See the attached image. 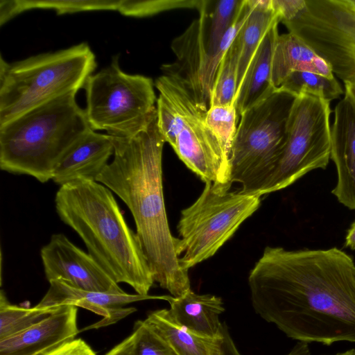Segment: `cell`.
Wrapping results in <instances>:
<instances>
[{
    "label": "cell",
    "instance_id": "6da1fadb",
    "mask_svg": "<svg viewBox=\"0 0 355 355\" xmlns=\"http://www.w3.org/2000/svg\"><path fill=\"white\" fill-rule=\"evenodd\" d=\"M248 286L255 313L287 337L355 343V263L341 250L266 247Z\"/></svg>",
    "mask_w": 355,
    "mask_h": 355
},
{
    "label": "cell",
    "instance_id": "7a4b0ae2",
    "mask_svg": "<svg viewBox=\"0 0 355 355\" xmlns=\"http://www.w3.org/2000/svg\"><path fill=\"white\" fill-rule=\"evenodd\" d=\"M113 137V159L96 178L130 211L136 234L155 282L178 297L191 288L188 270L179 262L175 237L166 216L162 184L165 139L157 117L144 130L125 138Z\"/></svg>",
    "mask_w": 355,
    "mask_h": 355
},
{
    "label": "cell",
    "instance_id": "3957f363",
    "mask_svg": "<svg viewBox=\"0 0 355 355\" xmlns=\"http://www.w3.org/2000/svg\"><path fill=\"white\" fill-rule=\"evenodd\" d=\"M55 204L61 220L79 235L114 282L149 295L155 282L152 271L110 189L97 181L77 180L60 187Z\"/></svg>",
    "mask_w": 355,
    "mask_h": 355
},
{
    "label": "cell",
    "instance_id": "277c9868",
    "mask_svg": "<svg viewBox=\"0 0 355 355\" xmlns=\"http://www.w3.org/2000/svg\"><path fill=\"white\" fill-rule=\"evenodd\" d=\"M77 92L47 101L0 125V168L35 178L52 180L67 149L91 128Z\"/></svg>",
    "mask_w": 355,
    "mask_h": 355
},
{
    "label": "cell",
    "instance_id": "5b68a950",
    "mask_svg": "<svg viewBox=\"0 0 355 355\" xmlns=\"http://www.w3.org/2000/svg\"><path fill=\"white\" fill-rule=\"evenodd\" d=\"M0 125L47 101L84 88L96 68L86 42L14 62L1 59Z\"/></svg>",
    "mask_w": 355,
    "mask_h": 355
},
{
    "label": "cell",
    "instance_id": "8992f818",
    "mask_svg": "<svg viewBox=\"0 0 355 355\" xmlns=\"http://www.w3.org/2000/svg\"><path fill=\"white\" fill-rule=\"evenodd\" d=\"M297 96L276 89L241 115L230 157L231 182L259 195L283 153L290 114Z\"/></svg>",
    "mask_w": 355,
    "mask_h": 355
},
{
    "label": "cell",
    "instance_id": "52a82bcc",
    "mask_svg": "<svg viewBox=\"0 0 355 355\" xmlns=\"http://www.w3.org/2000/svg\"><path fill=\"white\" fill-rule=\"evenodd\" d=\"M119 59V55L113 56L109 66L87 78L85 112L93 130L125 138L135 135L157 117V99L153 80L125 73Z\"/></svg>",
    "mask_w": 355,
    "mask_h": 355
},
{
    "label": "cell",
    "instance_id": "ba28073f",
    "mask_svg": "<svg viewBox=\"0 0 355 355\" xmlns=\"http://www.w3.org/2000/svg\"><path fill=\"white\" fill-rule=\"evenodd\" d=\"M205 183L198 199L182 210L177 226L176 253L186 270L214 255L261 204L259 195L220 192Z\"/></svg>",
    "mask_w": 355,
    "mask_h": 355
},
{
    "label": "cell",
    "instance_id": "9c48e42d",
    "mask_svg": "<svg viewBox=\"0 0 355 355\" xmlns=\"http://www.w3.org/2000/svg\"><path fill=\"white\" fill-rule=\"evenodd\" d=\"M330 102L311 94L298 96L287 126L286 145L261 196L284 189L307 173L324 169L331 158Z\"/></svg>",
    "mask_w": 355,
    "mask_h": 355
},
{
    "label": "cell",
    "instance_id": "30bf717a",
    "mask_svg": "<svg viewBox=\"0 0 355 355\" xmlns=\"http://www.w3.org/2000/svg\"><path fill=\"white\" fill-rule=\"evenodd\" d=\"M283 24L326 60L344 83H355V9L349 0H306L305 8Z\"/></svg>",
    "mask_w": 355,
    "mask_h": 355
},
{
    "label": "cell",
    "instance_id": "8fae6325",
    "mask_svg": "<svg viewBox=\"0 0 355 355\" xmlns=\"http://www.w3.org/2000/svg\"><path fill=\"white\" fill-rule=\"evenodd\" d=\"M206 112L184 121L173 148L202 180L211 182L216 191H229L232 184L229 157L217 136L205 123Z\"/></svg>",
    "mask_w": 355,
    "mask_h": 355
},
{
    "label": "cell",
    "instance_id": "7c38bea8",
    "mask_svg": "<svg viewBox=\"0 0 355 355\" xmlns=\"http://www.w3.org/2000/svg\"><path fill=\"white\" fill-rule=\"evenodd\" d=\"M208 4L199 10L198 19L172 42L176 62L164 64V73L180 79L198 104L207 111L210 107L212 85L209 77Z\"/></svg>",
    "mask_w": 355,
    "mask_h": 355
},
{
    "label": "cell",
    "instance_id": "4fadbf2b",
    "mask_svg": "<svg viewBox=\"0 0 355 355\" xmlns=\"http://www.w3.org/2000/svg\"><path fill=\"white\" fill-rule=\"evenodd\" d=\"M40 254L49 282L61 279L82 290L124 292L89 253L75 245L63 234H53L41 249Z\"/></svg>",
    "mask_w": 355,
    "mask_h": 355
},
{
    "label": "cell",
    "instance_id": "5bb4252c",
    "mask_svg": "<svg viewBox=\"0 0 355 355\" xmlns=\"http://www.w3.org/2000/svg\"><path fill=\"white\" fill-rule=\"evenodd\" d=\"M50 287L37 304L40 307H58L65 305L81 307L103 317L101 322L91 327H99L115 322L135 312L136 309L118 306L148 300L166 301L168 295H150L139 294L103 293L76 288L61 279L49 282Z\"/></svg>",
    "mask_w": 355,
    "mask_h": 355
},
{
    "label": "cell",
    "instance_id": "9a60e30c",
    "mask_svg": "<svg viewBox=\"0 0 355 355\" xmlns=\"http://www.w3.org/2000/svg\"><path fill=\"white\" fill-rule=\"evenodd\" d=\"M334 109L331 128V158L338 180L333 194L345 207L355 209V101L345 91Z\"/></svg>",
    "mask_w": 355,
    "mask_h": 355
},
{
    "label": "cell",
    "instance_id": "2e32d148",
    "mask_svg": "<svg viewBox=\"0 0 355 355\" xmlns=\"http://www.w3.org/2000/svg\"><path fill=\"white\" fill-rule=\"evenodd\" d=\"M77 307L65 305L24 331L0 340V355H42L75 338Z\"/></svg>",
    "mask_w": 355,
    "mask_h": 355
},
{
    "label": "cell",
    "instance_id": "e0dca14e",
    "mask_svg": "<svg viewBox=\"0 0 355 355\" xmlns=\"http://www.w3.org/2000/svg\"><path fill=\"white\" fill-rule=\"evenodd\" d=\"M114 150L112 136L90 128L60 158L52 180L60 187L80 179L96 181Z\"/></svg>",
    "mask_w": 355,
    "mask_h": 355
},
{
    "label": "cell",
    "instance_id": "ac0fdd59",
    "mask_svg": "<svg viewBox=\"0 0 355 355\" xmlns=\"http://www.w3.org/2000/svg\"><path fill=\"white\" fill-rule=\"evenodd\" d=\"M159 91L157 99V123L165 141L174 147L184 121L196 114L206 112L196 102L184 83L168 73L155 82Z\"/></svg>",
    "mask_w": 355,
    "mask_h": 355
},
{
    "label": "cell",
    "instance_id": "d6986e66",
    "mask_svg": "<svg viewBox=\"0 0 355 355\" xmlns=\"http://www.w3.org/2000/svg\"><path fill=\"white\" fill-rule=\"evenodd\" d=\"M170 312L182 326L193 333L209 338H223L220 315L225 311L220 297L197 294L191 288L178 297L168 295Z\"/></svg>",
    "mask_w": 355,
    "mask_h": 355
},
{
    "label": "cell",
    "instance_id": "ffe728a7",
    "mask_svg": "<svg viewBox=\"0 0 355 355\" xmlns=\"http://www.w3.org/2000/svg\"><path fill=\"white\" fill-rule=\"evenodd\" d=\"M279 23H275L263 37L237 89L234 105L239 116L276 89L271 83V68L273 51L279 36Z\"/></svg>",
    "mask_w": 355,
    "mask_h": 355
},
{
    "label": "cell",
    "instance_id": "44dd1931",
    "mask_svg": "<svg viewBox=\"0 0 355 355\" xmlns=\"http://www.w3.org/2000/svg\"><path fill=\"white\" fill-rule=\"evenodd\" d=\"M294 71L313 72L334 77L328 62L318 55L300 37L292 33L279 35L273 51L271 83L277 89Z\"/></svg>",
    "mask_w": 355,
    "mask_h": 355
},
{
    "label": "cell",
    "instance_id": "7402d4cb",
    "mask_svg": "<svg viewBox=\"0 0 355 355\" xmlns=\"http://www.w3.org/2000/svg\"><path fill=\"white\" fill-rule=\"evenodd\" d=\"M144 320L176 355H223V336L213 338L198 335L180 324L169 309L152 311Z\"/></svg>",
    "mask_w": 355,
    "mask_h": 355
},
{
    "label": "cell",
    "instance_id": "603a6c76",
    "mask_svg": "<svg viewBox=\"0 0 355 355\" xmlns=\"http://www.w3.org/2000/svg\"><path fill=\"white\" fill-rule=\"evenodd\" d=\"M251 10L236 40L239 46L237 89L263 37L279 17L272 0H250Z\"/></svg>",
    "mask_w": 355,
    "mask_h": 355
},
{
    "label": "cell",
    "instance_id": "cb8c5ba5",
    "mask_svg": "<svg viewBox=\"0 0 355 355\" xmlns=\"http://www.w3.org/2000/svg\"><path fill=\"white\" fill-rule=\"evenodd\" d=\"M121 0H15L0 2V19L2 23L19 13L33 8L53 9L57 15L89 10H118Z\"/></svg>",
    "mask_w": 355,
    "mask_h": 355
},
{
    "label": "cell",
    "instance_id": "d4e9b609",
    "mask_svg": "<svg viewBox=\"0 0 355 355\" xmlns=\"http://www.w3.org/2000/svg\"><path fill=\"white\" fill-rule=\"evenodd\" d=\"M277 89L297 97L311 94L329 102L338 98L344 93L335 76L327 77L306 71L291 72Z\"/></svg>",
    "mask_w": 355,
    "mask_h": 355
},
{
    "label": "cell",
    "instance_id": "484cf974",
    "mask_svg": "<svg viewBox=\"0 0 355 355\" xmlns=\"http://www.w3.org/2000/svg\"><path fill=\"white\" fill-rule=\"evenodd\" d=\"M58 307L25 308L11 304L3 291L0 295V340L17 334L40 322Z\"/></svg>",
    "mask_w": 355,
    "mask_h": 355
},
{
    "label": "cell",
    "instance_id": "4316f807",
    "mask_svg": "<svg viewBox=\"0 0 355 355\" xmlns=\"http://www.w3.org/2000/svg\"><path fill=\"white\" fill-rule=\"evenodd\" d=\"M239 46L236 38L218 67L211 96L210 107L234 104L237 91Z\"/></svg>",
    "mask_w": 355,
    "mask_h": 355
},
{
    "label": "cell",
    "instance_id": "83f0119b",
    "mask_svg": "<svg viewBox=\"0 0 355 355\" xmlns=\"http://www.w3.org/2000/svg\"><path fill=\"white\" fill-rule=\"evenodd\" d=\"M243 0H220L208 4V51L211 57L223 37L234 22ZM210 59V58H209Z\"/></svg>",
    "mask_w": 355,
    "mask_h": 355
},
{
    "label": "cell",
    "instance_id": "f1b7e54d",
    "mask_svg": "<svg viewBox=\"0 0 355 355\" xmlns=\"http://www.w3.org/2000/svg\"><path fill=\"white\" fill-rule=\"evenodd\" d=\"M238 118L234 104L211 106L207 111L205 117V123L220 140L229 160L238 127Z\"/></svg>",
    "mask_w": 355,
    "mask_h": 355
},
{
    "label": "cell",
    "instance_id": "f546056e",
    "mask_svg": "<svg viewBox=\"0 0 355 355\" xmlns=\"http://www.w3.org/2000/svg\"><path fill=\"white\" fill-rule=\"evenodd\" d=\"M207 1L205 0H121L118 11L123 15L143 17L178 8H194L199 11Z\"/></svg>",
    "mask_w": 355,
    "mask_h": 355
},
{
    "label": "cell",
    "instance_id": "4dcf8cb0",
    "mask_svg": "<svg viewBox=\"0 0 355 355\" xmlns=\"http://www.w3.org/2000/svg\"><path fill=\"white\" fill-rule=\"evenodd\" d=\"M137 336L134 355H176L168 343L145 320L134 325Z\"/></svg>",
    "mask_w": 355,
    "mask_h": 355
},
{
    "label": "cell",
    "instance_id": "1f68e13d",
    "mask_svg": "<svg viewBox=\"0 0 355 355\" xmlns=\"http://www.w3.org/2000/svg\"><path fill=\"white\" fill-rule=\"evenodd\" d=\"M223 355H241L236 346L225 322H223ZM285 355H311L307 343L297 342L291 350Z\"/></svg>",
    "mask_w": 355,
    "mask_h": 355
},
{
    "label": "cell",
    "instance_id": "d6a6232c",
    "mask_svg": "<svg viewBox=\"0 0 355 355\" xmlns=\"http://www.w3.org/2000/svg\"><path fill=\"white\" fill-rule=\"evenodd\" d=\"M42 355H96V353L85 340L74 338Z\"/></svg>",
    "mask_w": 355,
    "mask_h": 355
},
{
    "label": "cell",
    "instance_id": "836d02e7",
    "mask_svg": "<svg viewBox=\"0 0 355 355\" xmlns=\"http://www.w3.org/2000/svg\"><path fill=\"white\" fill-rule=\"evenodd\" d=\"M272 4L283 23L299 15L306 7V0H272Z\"/></svg>",
    "mask_w": 355,
    "mask_h": 355
},
{
    "label": "cell",
    "instance_id": "e575fe53",
    "mask_svg": "<svg viewBox=\"0 0 355 355\" xmlns=\"http://www.w3.org/2000/svg\"><path fill=\"white\" fill-rule=\"evenodd\" d=\"M137 336V331L133 329V331L131 334L115 345L104 355H134Z\"/></svg>",
    "mask_w": 355,
    "mask_h": 355
},
{
    "label": "cell",
    "instance_id": "d590c367",
    "mask_svg": "<svg viewBox=\"0 0 355 355\" xmlns=\"http://www.w3.org/2000/svg\"><path fill=\"white\" fill-rule=\"evenodd\" d=\"M345 246L352 250H355V222L352 225L347 232L345 238Z\"/></svg>",
    "mask_w": 355,
    "mask_h": 355
},
{
    "label": "cell",
    "instance_id": "8d00e7d4",
    "mask_svg": "<svg viewBox=\"0 0 355 355\" xmlns=\"http://www.w3.org/2000/svg\"><path fill=\"white\" fill-rule=\"evenodd\" d=\"M345 91L348 92L355 101V83H345Z\"/></svg>",
    "mask_w": 355,
    "mask_h": 355
},
{
    "label": "cell",
    "instance_id": "74e56055",
    "mask_svg": "<svg viewBox=\"0 0 355 355\" xmlns=\"http://www.w3.org/2000/svg\"><path fill=\"white\" fill-rule=\"evenodd\" d=\"M331 355H355V349H350L342 352H338Z\"/></svg>",
    "mask_w": 355,
    "mask_h": 355
},
{
    "label": "cell",
    "instance_id": "f35d334b",
    "mask_svg": "<svg viewBox=\"0 0 355 355\" xmlns=\"http://www.w3.org/2000/svg\"><path fill=\"white\" fill-rule=\"evenodd\" d=\"M349 1L351 3V5L354 7V8L355 9V0H349Z\"/></svg>",
    "mask_w": 355,
    "mask_h": 355
}]
</instances>
